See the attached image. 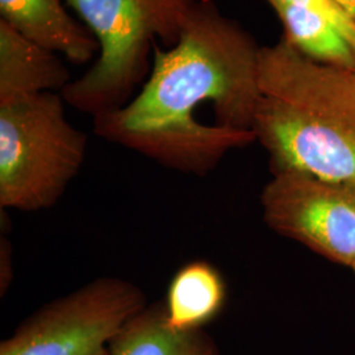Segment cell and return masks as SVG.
I'll list each match as a JSON object with an SVG mask.
<instances>
[{
    "mask_svg": "<svg viewBox=\"0 0 355 355\" xmlns=\"http://www.w3.org/2000/svg\"><path fill=\"white\" fill-rule=\"evenodd\" d=\"M261 46L212 3L193 6L177 42L157 49L139 95L94 117V130L180 173L204 177L257 141Z\"/></svg>",
    "mask_w": 355,
    "mask_h": 355,
    "instance_id": "cell-1",
    "label": "cell"
},
{
    "mask_svg": "<svg viewBox=\"0 0 355 355\" xmlns=\"http://www.w3.org/2000/svg\"><path fill=\"white\" fill-rule=\"evenodd\" d=\"M255 139L271 174L355 182V71L318 64L282 37L261 46Z\"/></svg>",
    "mask_w": 355,
    "mask_h": 355,
    "instance_id": "cell-2",
    "label": "cell"
},
{
    "mask_svg": "<svg viewBox=\"0 0 355 355\" xmlns=\"http://www.w3.org/2000/svg\"><path fill=\"white\" fill-rule=\"evenodd\" d=\"M99 44V58L61 92L92 117L124 107L148 70L153 41L173 46L196 0H67Z\"/></svg>",
    "mask_w": 355,
    "mask_h": 355,
    "instance_id": "cell-3",
    "label": "cell"
},
{
    "mask_svg": "<svg viewBox=\"0 0 355 355\" xmlns=\"http://www.w3.org/2000/svg\"><path fill=\"white\" fill-rule=\"evenodd\" d=\"M61 92L0 104V207L38 212L60 202L83 165L87 136L64 116Z\"/></svg>",
    "mask_w": 355,
    "mask_h": 355,
    "instance_id": "cell-4",
    "label": "cell"
},
{
    "mask_svg": "<svg viewBox=\"0 0 355 355\" xmlns=\"http://www.w3.org/2000/svg\"><path fill=\"white\" fill-rule=\"evenodd\" d=\"M148 305L137 284L96 278L38 308L1 341L0 355H111L114 338Z\"/></svg>",
    "mask_w": 355,
    "mask_h": 355,
    "instance_id": "cell-5",
    "label": "cell"
},
{
    "mask_svg": "<svg viewBox=\"0 0 355 355\" xmlns=\"http://www.w3.org/2000/svg\"><path fill=\"white\" fill-rule=\"evenodd\" d=\"M263 220L330 262L355 263V182L274 173L261 195Z\"/></svg>",
    "mask_w": 355,
    "mask_h": 355,
    "instance_id": "cell-6",
    "label": "cell"
},
{
    "mask_svg": "<svg viewBox=\"0 0 355 355\" xmlns=\"http://www.w3.org/2000/svg\"><path fill=\"white\" fill-rule=\"evenodd\" d=\"M0 20L73 64H87L99 51L95 36L67 13L61 0H0Z\"/></svg>",
    "mask_w": 355,
    "mask_h": 355,
    "instance_id": "cell-7",
    "label": "cell"
},
{
    "mask_svg": "<svg viewBox=\"0 0 355 355\" xmlns=\"http://www.w3.org/2000/svg\"><path fill=\"white\" fill-rule=\"evenodd\" d=\"M70 82V73L57 53L26 40L0 20V104L62 92Z\"/></svg>",
    "mask_w": 355,
    "mask_h": 355,
    "instance_id": "cell-8",
    "label": "cell"
},
{
    "mask_svg": "<svg viewBox=\"0 0 355 355\" xmlns=\"http://www.w3.org/2000/svg\"><path fill=\"white\" fill-rule=\"evenodd\" d=\"M228 288L223 274L207 261H192L170 280L165 300L167 324L177 330L204 329L224 309Z\"/></svg>",
    "mask_w": 355,
    "mask_h": 355,
    "instance_id": "cell-9",
    "label": "cell"
},
{
    "mask_svg": "<svg viewBox=\"0 0 355 355\" xmlns=\"http://www.w3.org/2000/svg\"><path fill=\"white\" fill-rule=\"evenodd\" d=\"M111 355H221L205 329L177 330L166 321L162 302L148 305L111 343Z\"/></svg>",
    "mask_w": 355,
    "mask_h": 355,
    "instance_id": "cell-10",
    "label": "cell"
},
{
    "mask_svg": "<svg viewBox=\"0 0 355 355\" xmlns=\"http://www.w3.org/2000/svg\"><path fill=\"white\" fill-rule=\"evenodd\" d=\"M279 19L283 38L318 64L355 71V51L343 35L316 13L290 0H265Z\"/></svg>",
    "mask_w": 355,
    "mask_h": 355,
    "instance_id": "cell-11",
    "label": "cell"
},
{
    "mask_svg": "<svg viewBox=\"0 0 355 355\" xmlns=\"http://www.w3.org/2000/svg\"><path fill=\"white\" fill-rule=\"evenodd\" d=\"M327 20L355 51V19L337 0H290Z\"/></svg>",
    "mask_w": 355,
    "mask_h": 355,
    "instance_id": "cell-12",
    "label": "cell"
},
{
    "mask_svg": "<svg viewBox=\"0 0 355 355\" xmlns=\"http://www.w3.org/2000/svg\"><path fill=\"white\" fill-rule=\"evenodd\" d=\"M337 1L355 19V0H337Z\"/></svg>",
    "mask_w": 355,
    "mask_h": 355,
    "instance_id": "cell-13",
    "label": "cell"
},
{
    "mask_svg": "<svg viewBox=\"0 0 355 355\" xmlns=\"http://www.w3.org/2000/svg\"><path fill=\"white\" fill-rule=\"evenodd\" d=\"M352 270H353V272H354V275H355V263H354V265H353V267H352Z\"/></svg>",
    "mask_w": 355,
    "mask_h": 355,
    "instance_id": "cell-14",
    "label": "cell"
}]
</instances>
